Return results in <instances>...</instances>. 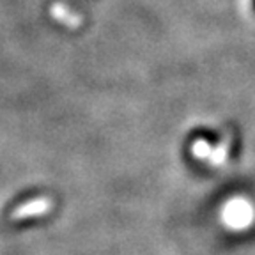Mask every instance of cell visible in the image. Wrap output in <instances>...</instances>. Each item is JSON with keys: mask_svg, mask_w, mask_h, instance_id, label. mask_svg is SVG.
<instances>
[{"mask_svg": "<svg viewBox=\"0 0 255 255\" xmlns=\"http://www.w3.org/2000/svg\"><path fill=\"white\" fill-rule=\"evenodd\" d=\"M252 5H254V11H255V0H254V2H252Z\"/></svg>", "mask_w": 255, "mask_h": 255, "instance_id": "cell-2", "label": "cell"}, {"mask_svg": "<svg viewBox=\"0 0 255 255\" xmlns=\"http://www.w3.org/2000/svg\"><path fill=\"white\" fill-rule=\"evenodd\" d=\"M52 206V200L48 197H34L30 200H25L20 206H16L12 209L11 215L16 216V218H23V216H32V215H39V213H44L48 207Z\"/></svg>", "mask_w": 255, "mask_h": 255, "instance_id": "cell-1", "label": "cell"}]
</instances>
